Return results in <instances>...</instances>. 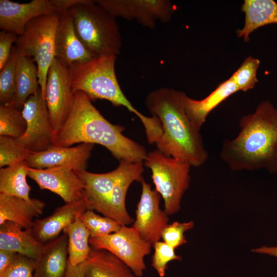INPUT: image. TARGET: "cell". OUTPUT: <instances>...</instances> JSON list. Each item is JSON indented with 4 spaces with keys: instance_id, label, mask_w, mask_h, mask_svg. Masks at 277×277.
Instances as JSON below:
<instances>
[{
    "instance_id": "6da1fadb",
    "label": "cell",
    "mask_w": 277,
    "mask_h": 277,
    "mask_svg": "<svg viewBox=\"0 0 277 277\" xmlns=\"http://www.w3.org/2000/svg\"><path fill=\"white\" fill-rule=\"evenodd\" d=\"M240 131L223 142L220 156L233 171L266 169L277 173V108L262 101L239 121Z\"/></svg>"
},
{
    "instance_id": "7a4b0ae2",
    "label": "cell",
    "mask_w": 277,
    "mask_h": 277,
    "mask_svg": "<svg viewBox=\"0 0 277 277\" xmlns=\"http://www.w3.org/2000/svg\"><path fill=\"white\" fill-rule=\"evenodd\" d=\"M186 95L181 91L162 87L147 94L145 105L162 124V134L155 143L157 149L166 155L197 167L206 162L208 154L200 130L186 114Z\"/></svg>"
},
{
    "instance_id": "3957f363",
    "label": "cell",
    "mask_w": 277,
    "mask_h": 277,
    "mask_svg": "<svg viewBox=\"0 0 277 277\" xmlns=\"http://www.w3.org/2000/svg\"><path fill=\"white\" fill-rule=\"evenodd\" d=\"M123 126L107 120L81 91L74 93L71 112L55 133L53 145L71 147L77 143L97 144L106 147L119 161L143 162L147 152L144 146L125 136Z\"/></svg>"
},
{
    "instance_id": "277c9868",
    "label": "cell",
    "mask_w": 277,
    "mask_h": 277,
    "mask_svg": "<svg viewBox=\"0 0 277 277\" xmlns=\"http://www.w3.org/2000/svg\"><path fill=\"white\" fill-rule=\"evenodd\" d=\"M115 55L94 57L89 61L69 68L73 92L85 93L91 101L106 100L113 106H124L135 114L145 128L147 139H155L162 131L161 124L155 115L146 116L131 104L123 93L115 72Z\"/></svg>"
},
{
    "instance_id": "5b68a950",
    "label": "cell",
    "mask_w": 277,
    "mask_h": 277,
    "mask_svg": "<svg viewBox=\"0 0 277 277\" xmlns=\"http://www.w3.org/2000/svg\"><path fill=\"white\" fill-rule=\"evenodd\" d=\"M67 11L78 37L94 57L120 53L122 36L115 17L96 1L82 0Z\"/></svg>"
},
{
    "instance_id": "8992f818",
    "label": "cell",
    "mask_w": 277,
    "mask_h": 277,
    "mask_svg": "<svg viewBox=\"0 0 277 277\" xmlns=\"http://www.w3.org/2000/svg\"><path fill=\"white\" fill-rule=\"evenodd\" d=\"M143 162L151 171L155 190L164 201V211L168 215L177 212L182 196L189 188L191 166L158 149L147 153Z\"/></svg>"
},
{
    "instance_id": "52a82bcc",
    "label": "cell",
    "mask_w": 277,
    "mask_h": 277,
    "mask_svg": "<svg viewBox=\"0 0 277 277\" xmlns=\"http://www.w3.org/2000/svg\"><path fill=\"white\" fill-rule=\"evenodd\" d=\"M60 14L37 17L26 26L15 42L18 53L32 58L38 69V83L45 99L48 71L55 58V38Z\"/></svg>"
},
{
    "instance_id": "ba28073f",
    "label": "cell",
    "mask_w": 277,
    "mask_h": 277,
    "mask_svg": "<svg viewBox=\"0 0 277 277\" xmlns=\"http://www.w3.org/2000/svg\"><path fill=\"white\" fill-rule=\"evenodd\" d=\"M91 246L104 249L125 263L137 277H142L146 269L144 257L151 252L152 245L145 241L132 227L122 226L112 233L90 237Z\"/></svg>"
},
{
    "instance_id": "9c48e42d",
    "label": "cell",
    "mask_w": 277,
    "mask_h": 277,
    "mask_svg": "<svg viewBox=\"0 0 277 277\" xmlns=\"http://www.w3.org/2000/svg\"><path fill=\"white\" fill-rule=\"evenodd\" d=\"M45 100L55 134L68 117L74 103L70 70L55 57L48 71Z\"/></svg>"
},
{
    "instance_id": "30bf717a",
    "label": "cell",
    "mask_w": 277,
    "mask_h": 277,
    "mask_svg": "<svg viewBox=\"0 0 277 277\" xmlns=\"http://www.w3.org/2000/svg\"><path fill=\"white\" fill-rule=\"evenodd\" d=\"M22 112L26 122V130L17 140L32 152L42 151L53 146L55 132L41 89L28 97Z\"/></svg>"
},
{
    "instance_id": "8fae6325",
    "label": "cell",
    "mask_w": 277,
    "mask_h": 277,
    "mask_svg": "<svg viewBox=\"0 0 277 277\" xmlns=\"http://www.w3.org/2000/svg\"><path fill=\"white\" fill-rule=\"evenodd\" d=\"M113 16L135 20L144 27H156L157 21L167 23L175 9L168 0H97Z\"/></svg>"
},
{
    "instance_id": "7c38bea8",
    "label": "cell",
    "mask_w": 277,
    "mask_h": 277,
    "mask_svg": "<svg viewBox=\"0 0 277 277\" xmlns=\"http://www.w3.org/2000/svg\"><path fill=\"white\" fill-rule=\"evenodd\" d=\"M142 192L132 227L147 242L153 245L159 241L168 225V215L160 207L161 195L152 189L144 179L141 182Z\"/></svg>"
},
{
    "instance_id": "4fadbf2b",
    "label": "cell",
    "mask_w": 277,
    "mask_h": 277,
    "mask_svg": "<svg viewBox=\"0 0 277 277\" xmlns=\"http://www.w3.org/2000/svg\"><path fill=\"white\" fill-rule=\"evenodd\" d=\"M28 176L36 183L40 189L48 190L57 194L65 203L84 198L82 181L70 167L55 166L45 169L28 167Z\"/></svg>"
},
{
    "instance_id": "5bb4252c",
    "label": "cell",
    "mask_w": 277,
    "mask_h": 277,
    "mask_svg": "<svg viewBox=\"0 0 277 277\" xmlns=\"http://www.w3.org/2000/svg\"><path fill=\"white\" fill-rule=\"evenodd\" d=\"M94 146L91 143L74 147L53 145L45 150L32 152L26 162L28 167L35 169L68 166L75 171L85 170Z\"/></svg>"
},
{
    "instance_id": "9a60e30c",
    "label": "cell",
    "mask_w": 277,
    "mask_h": 277,
    "mask_svg": "<svg viewBox=\"0 0 277 277\" xmlns=\"http://www.w3.org/2000/svg\"><path fill=\"white\" fill-rule=\"evenodd\" d=\"M52 13H58L52 0H33L22 4L0 0V28L19 36L30 21Z\"/></svg>"
},
{
    "instance_id": "2e32d148",
    "label": "cell",
    "mask_w": 277,
    "mask_h": 277,
    "mask_svg": "<svg viewBox=\"0 0 277 277\" xmlns=\"http://www.w3.org/2000/svg\"><path fill=\"white\" fill-rule=\"evenodd\" d=\"M118 167L120 171L109 200L106 216L122 226H127L133 220L126 209V194L132 182H141L144 179V165L143 162L123 160L120 161Z\"/></svg>"
},
{
    "instance_id": "e0dca14e",
    "label": "cell",
    "mask_w": 277,
    "mask_h": 277,
    "mask_svg": "<svg viewBox=\"0 0 277 277\" xmlns=\"http://www.w3.org/2000/svg\"><path fill=\"white\" fill-rule=\"evenodd\" d=\"M55 57L68 68L94 57L78 37L68 11L60 14L55 38Z\"/></svg>"
},
{
    "instance_id": "ac0fdd59",
    "label": "cell",
    "mask_w": 277,
    "mask_h": 277,
    "mask_svg": "<svg viewBox=\"0 0 277 277\" xmlns=\"http://www.w3.org/2000/svg\"><path fill=\"white\" fill-rule=\"evenodd\" d=\"M88 209L84 198L65 203L56 208L51 215L42 219H35L31 228L32 234L39 242L45 244L58 238L78 215Z\"/></svg>"
},
{
    "instance_id": "d6986e66",
    "label": "cell",
    "mask_w": 277,
    "mask_h": 277,
    "mask_svg": "<svg viewBox=\"0 0 277 277\" xmlns=\"http://www.w3.org/2000/svg\"><path fill=\"white\" fill-rule=\"evenodd\" d=\"M83 183L84 198L89 209L96 210L106 216L109 200L118 176V166L114 170L104 173L85 170L75 171Z\"/></svg>"
},
{
    "instance_id": "ffe728a7",
    "label": "cell",
    "mask_w": 277,
    "mask_h": 277,
    "mask_svg": "<svg viewBox=\"0 0 277 277\" xmlns=\"http://www.w3.org/2000/svg\"><path fill=\"white\" fill-rule=\"evenodd\" d=\"M69 263L66 233L45 244L35 260L34 277H65Z\"/></svg>"
},
{
    "instance_id": "44dd1931",
    "label": "cell",
    "mask_w": 277,
    "mask_h": 277,
    "mask_svg": "<svg viewBox=\"0 0 277 277\" xmlns=\"http://www.w3.org/2000/svg\"><path fill=\"white\" fill-rule=\"evenodd\" d=\"M45 244L17 224L6 221L0 225V250H8L36 260Z\"/></svg>"
},
{
    "instance_id": "7402d4cb",
    "label": "cell",
    "mask_w": 277,
    "mask_h": 277,
    "mask_svg": "<svg viewBox=\"0 0 277 277\" xmlns=\"http://www.w3.org/2000/svg\"><path fill=\"white\" fill-rule=\"evenodd\" d=\"M46 206L37 199H23L0 193V225L6 221L17 224L25 229H31L34 218L42 214Z\"/></svg>"
},
{
    "instance_id": "603a6c76",
    "label": "cell",
    "mask_w": 277,
    "mask_h": 277,
    "mask_svg": "<svg viewBox=\"0 0 277 277\" xmlns=\"http://www.w3.org/2000/svg\"><path fill=\"white\" fill-rule=\"evenodd\" d=\"M239 91L231 75L202 100H194L186 95L184 103L186 114L194 126L201 130L209 114L224 101Z\"/></svg>"
},
{
    "instance_id": "cb8c5ba5",
    "label": "cell",
    "mask_w": 277,
    "mask_h": 277,
    "mask_svg": "<svg viewBox=\"0 0 277 277\" xmlns=\"http://www.w3.org/2000/svg\"><path fill=\"white\" fill-rule=\"evenodd\" d=\"M91 247L88 258L83 263L85 277H137L125 263L112 253Z\"/></svg>"
},
{
    "instance_id": "d4e9b609",
    "label": "cell",
    "mask_w": 277,
    "mask_h": 277,
    "mask_svg": "<svg viewBox=\"0 0 277 277\" xmlns=\"http://www.w3.org/2000/svg\"><path fill=\"white\" fill-rule=\"evenodd\" d=\"M241 10L245 13V23L236 33L238 37H243L246 42L258 28L277 24V3L273 0H245Z\"/></svg>"
},
{
    "instance_id": "484cf974",
    "label": "cell",
    "mask_w": 277,
    "mask_h": 277,
    "mask_svg": "<svg viewBox=\"0 0 277 277\" xmlns=\"http://www.w3.org/2000/svg\"><path fill=\"white\" fill-rule=\"evenodd\" d=\"M35 63L32 58L20 55L17 52L13 105L19 110L22 109L28 97L41 89Z\"/></svg>"
},
{
    "instance_id": "4316f807",
    "label": "cell",
    "mask_w": 277,
    "mask_h": 277,
    "mask_svg": "<svg viewBox=\"0 0 277 277\" xmlns=\"http://www.w3.org/2000/svg\"><path fill=\"white\" fill-rule=\"evenodd\" d=\"M28 166L23 161L0 168V193L30 201L31 187L27 182Z\"/></svg>"
},
{
    "instance_id": "83f0119b",
    "label": "cell",
    "mask_w": 277,
    "mask_h": 277,
    "mask_svg": "<svg viewBox=\"0 0 277 277\" xmlns=\"http://www.w3.org/2000/svg\"><path fill=\"white\" fill-rule=\"evenodd\" d=\"M63 232L68 235L69 263L72 266H77L84 262L88 258L91 250V247L89 244L90 233L79 215Z\"/></svg>"
},
{
    "instance_id": "f1b7e54d",
    "label": "cell",
    "mask_w": 277,
    "mask_h": 277,
    "mask_svg": "<svg viewBox=\"0 0 277 277\" xmlns=\"http://www.w3.org/2000/svg\"><path fill=\"white\" fill-rule=\"evenodd\" d=\"M26 130L22 110L13 104L0 105V136L21 137Z\"/></svg>"
},
{
    "instance_id": "f546056e",
    "label": "cell",
    "mask_w": 277,
    "mask_h": 277,
    "mask_svg": "<svg viewBox=\"0 0 277 277\" xmlns=\"http://www.w3.org/2000/svg\"><path fill=\"white\" fill-rule=\"evenodd\" d=\"M32 152L17 138L0 136V168L26 161Z\"/></svg>"
},
{
    "instance_id": "4dcf8cb0",
    "label": "cell",
    "mask_w": 277,
    "mask_h": 277,
    "mask_svg": "<svg viewBox=\"0 0 277 277\" xmlns=\"http://www.w3.org/2000/svg\"><path fill=\"white\" fill-rule=\"evenodd\" d=\"M17 55V51L16 46H13L11 54L8 62L0 70L1 104H13Z\"/></svg>"
},
{
    "instance_id": "1f68e13d",
    "label": "cell",
    "mask_w": 277,
    "mask_h": 277,
    "mask_svg": "<svg viewBox=\"0 0 277 277\" xmlns=\"http://www.w3.org/2000/svg\"><path fill=\"white\" fill-rule=\"evenodd\" d=\"M79 217L90 233V237L109 234L118 231L122 225L113 219L95 213L88 209L79 215Z\"/></svg>"
},
{
    "instance_id": "d6a6232c",
    "label": "cell",
    "mask_w": 277,
    "mask_h": 277,
    "mask_svg": "<svg viewBox=\"0 0 277 277\" xmlns=\"http://www.w3.org/2000/svg\"><path fill=\"white\" fill-rule=\"evenodd\" d=\"M260 64L258 58L249 56L232 74L239 91H246L254 87L258 82L256 72Z\"/></svg>"
},
{
    "instance_id": "836d02e7",
    "label": "cell",
    "mask_w": 277,
    "mask_h": 277,
    "mask_svg": "<svg viewBox=\"0 0 277 277\" xmlns=\"http://www.w3.org/2000/svg\"><path fill=\"white\" fill-rule=\"evenodd\" d=\"M153 245L154 252L152 257V266L160 277H164L168 264L173 260H181L182 257L164 241H157Z\"/></svg>"
},
{
    "instance_id": "e575fe53",
    "label": "cell",
    "mask_w": 277,
    "mask_h": 277,
    "mask_svg": "<svg viewBox=\"0 0 277 277\" xmlns=\"http://www.w3.org/2000/svg\"><path fill=\"white\" fill-rule=\"evenodd\" d=\"M194 225L192 221L183 223L174 221L166 226L162 232L161 238L175 249L187 242L184 233L192 229Z\"/></svg>"
},
{
    "instance_id": "d590c367",
    "label": "cell",
    "mask_w": 277,
    "mask_h": 277,
    "mask_svg": "<svg viewBox=\"0 0 277 277\" xmlns=\"http://www.w3.org/2000/svg\"><path fill=\"white\" fill-rule=\"evenodd\" d=\"M35 260L16 253L15 258L0 277H34Z\"/></svg>"
},
{
    "instance_id": "8d00e7d4",
    "label": "cell",
    "mask_w": 277,
    "mask_h": 277,
    "mask_svg": "<svg viewBox=\"0 0 277 277\" xmlns=\"http://www.w3.org/2000/svg\"><path fill=\"white\" fill-rule=\"evenodd\" d=\"M18 35L5 30L0 32V70L8 62L12 51V44L15 43Z\"/></svg>"
},
{
    "instance_id": "74e56055",
    "label": "cell",
    "mask_w": 277,
    "mask_h": 277,
    "mask_svg": "<svg viewBox=\"0 0 277 277\" xmlns=\"http://www.w3.org/2000/svg\"><path fill=\"white\" fill-rule=\"evenodd\" d=\"M16 253L0 250V275L2 274L5 270L13 262Z\"/></svg>"
},
{
    "instance_id": "f35d334b",
    "label": "cell",
    "mask_w": 277,
    "mask_h": 277,
    "mask_svg": "<svg viewBox=\"0 0 277 277\" xmlns=\"http://www.w3.org/2000/svg\"><path fill=\"white\" fill-rule=\"evenodd\" d=\"M65 277H85L83 263L72 266L69 262Z\"/></svg>"
},
{
    "instance_id": "ab89813d",
    "label": "cell",
    "mask_w": 277,
    "mask_h": 277,
    "mask_svg": "<svg viewBox=\"0 0 277 277\" xmlns=\"http://www.w3.org/2000/svg\"><path fill=\"white\" fill-rule=\"evenodd\" d=\"M252 251L255 253L268 254L277 258V246H263L252 250Z\"/></svg>"
}]
</instances>
